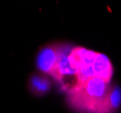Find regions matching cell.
I'll return each mask as SVG.
<instances>
[{
	"instance_id": "7a4b0ae2",
	"label": "cell",
	"mask_w": 121,
	"mask_h": 113,
	"mask_svg": "<svg viewBox=\"0 0 121 113\" xmlns=\"http://www.w3.org/2000/svg\"><path fill=\"white\" fill-rule=\"evenodd\" d=\"M73 47L72 44L66 42H54L46 44L39 50L36 57L38 70L56 82H62L67 74L75 75L68 63V54Z\"/></svg>"
},
{
	"instance_id": "3957f363",
	"label": "cell",
	"mask_w": 121,
	"mask_h": 113,
	"mask_svg": "<svg viewBox=\"0 0 121 113\" xmlns=\"http://www.w3.org/2000/svg\"><path fill=\"white\" fill-rule=\"evenodd\" d=\"M97 52L82 46H74L68 54V63L75 74L78 71L90 68L97 56Z\"/></svg>"
},
{
	"instance_id": "5b68a950",
	"label": "cell",
	"mask_w": 121,
	"mask_h": 113,
	"mask_svg": "<svg viewBox=\"0 0 121 113\" xmlns=\"http://www.w3.org/2000/svg\"><path fill=\"white\" fill-rule=\"evenodd\" d=\"M92 71L95 77L100 78L107 83H110L114 69L110 60L105 54L97 53L92 64Z\"/></svg>"
},
{
	"instance_id": "6da1fadb",
	"label": "cell",
	"mask_w": 121,
	"mask_h": 113,
	"mask_svg": "<svg viewBox=\"0 0 121 113\" xmlns=\"http://www.w3.org/2000/svg\"><path fill=\"white\" fill-rule=\"evenodd\" d=\"M67 106L79 113H114L121 101L120 90L102 79L91 77L67 90Z\"/></svg>"
},
{
	"instance_id": "277c9868",
	"label": "cell",
	"mask_w": 121,
	"mask_h": 113,
	"mask_svg": "<svg viewBox=\"0 0 121 113\" xmlns=\"http://www.w3.org/2000/svg\"><path fill=\"white\" fill-rule=\"evenodd\" d=\"M28 90L34 96L43 97L51 89V80L43 72H35L28 78Z\"/></svg>"
}]
</instances>
